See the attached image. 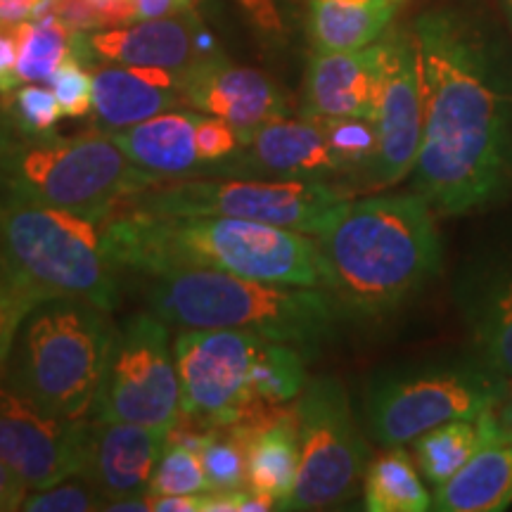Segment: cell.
Wrapping results in <instances>:
<instances>
[{"label":"cell","instance_id":"obj_46","mask_svg":"<svg viewBox=\"0 0 512 512\" xmlns=\"http://www.w3.org/2000/svg\"><path fill=\"white\" fill-rule=\"evenodd\" d=\"M505 5H508V12H510V19H512V0H505Z\"/></svg>","mask_w":512,"mask_h":512},{"label":"cell","instance_id":"obj_12","mask_svg":"<svg viewBox=\"0 0 512 512\" xmlns=\"http://www.w3.org/2000/svg\"><path fill=\"white\" fill-rule=\"evenodd\" d=\"M259 342V335L240 330H183L174 339L185 418L202 427H226L252 413L249 370Z\"/></svg>","mask_w":512,"mask_h":512},{"label":"cell","instance_id":"obj_35","mask_svg":"<svg viewBox=\"0 0 512 512\" xmlns=\"http://www.w3.org/2000/svg\"><path fill=\"white\" fill-rule=\"evenodd\" d=\"M41 304L27 287L12 280L8 273L0 268V377L8 368L12 344H15L17 332L22 328L24 318L29 316L36 306Z\"/></svg>","mask_w":512,"mask_h":512},{"label":"cell","instance_id":"obj_39","mask_svg":"<svg viewBox=\"0 0 512 512\" xmlns=\"http://www.w3.org/2000/svg\"><path fill=\"white\" fill-rule=\"evenodd\" d=\"M55 15L72 31H100L91 0H55Z\"/></svg>","mask_w":512,"mask_h":512},{"label":"cell","instance_id":"obj_23","mask_svg":"<svg viewBox=\"0 0 512 512\" xmlns=\"http://www.w3.org/2000/svg\"><path fill=\"white\" fill-rule=\"evenodd\" d=\"M512 505V430L501 418L491 422L489 434L475 456L446 484L437 486L432 510L439 512H498Z\"/></svg>","mask_w":512,"mask_h":512},{"label":"cell","instance_id":"obj_27","mask_svg":"<svg viewBox=\"0 0 512 512\" xmlns=\"http://www.w3.org/2000/svg\"><path fill=\"white\" fill-rule=\"evenodd\" d=\"M498 408V406H496ZM496 408H489L482 415L470 420H453L446 425L432 427L413 439L415 463L420 475L434 489L446 484L467 460L475 456L482 441L489 434L491 422L496 418Z\"/></svg>","mask_w":512,"mask_h":512},{"label":"cell","instance_id":"obj_19","mask_svg":"<svg viewBox=\"0 0 512 512\" xmlns=\"http://www.w3.org/2000/svg\"><path fill=\"white\" fill-rule=\"evenodd\" d=\"M377 79V43L361 50L316 53L306 69L302 114L313 119L363 117L375 121Z\"/></svg>","mask_w":512,"mask_h":512},{"label":"cell","instance_id":"obj_31","mask_svg":"<svg viewBox=\"0 0 512 512\" xmlns=\"http://www.w3.org/2000/svg\"><path fill=\"white\" fill-rule=\"evenodd\" d=\"M209 491L207 472L195 448L166 439V448L152 472L147 496H185Z\"/></svg>","mask_w":512,"mask_h":512},{"label":"cell","instance_id":"obj_25","mask_svg":"<svg viewBox=\"0 0 512 512\" xmlns=\"http://www.w3.org/2000/svg\"><path fill=\"white\" fill-rule=\"evenodd\" d=\"M394 0H309V38L316 53L361 50L380 41Z\"/></svg>","mask_w":512,"mask_h":512},{"label":"cell","instance_id":"obj_4","mask_svg":"<svg viewBox=\"0 0 512 512\" xmlns=\"http://www.w3.org/2000/svg\"><path fill=\"white\" fill-rule=\"evenodd\" d=\"M150 311L181 330H240L311 351L335 330L339 302L323 287L275 285L223 271L155 275Z\"/></svg>","mask_w":512,"mask_h":512},{"label":"cell","instance_id":"obj_9","mask_svg":"<svg viewBox=\"0 0 512 512\" xmlns=\"http://www.w3.org/2000/svg\"><path fill=\"white\" fill-rule=\"evenodd\" d=\"M344 200L328 181L275 178V181H200L176 178L128 195L117 209L157 216H219L316 235Z\"/></svg>","mask_w":512,"mask_h":512},{"label":"cell","instance_id":"obj_45","mask_svg":"<svg viewBox=\"0 0 512 512\" xmlns=\"http://www.w3.org/2000/svg\"><path fill=\"white\" fill-rule=\"evenodd\" d=\"M102 510H110V512H147V510H150V498H147V494L119 498V501L105 503V508H102Z\"/></svg>","mask_w":512,"mask_h":512},{"label":"cell","instance_id":"obj_2","mask_svg":"<svg viewBox=\"0 0 512 512\" xmlns=\"http://www.w3.org/2000/svg\"><path fill=\"white\" fill-rule=\"evenodd\" d=\"M102 235L114 264L152 278L202 268L261 283L325 290L318 242L299 230L219 216H157L114 209Z\"/></svg>","mask_w":512,"mask_h":512},{"label":"cell","instance_id":"obj_6","mask_svg":"<svg viewBox=\"0 0 512 512\" xmlns=\"http://www.w3.org/2000/svg\"><path fill=\"white\" fill-rule=\"evenodd\" d=\"M98 223L10 192L0 202V268L38 302L83 299L112 313L119 304L117 264Z\"/></svg>","mask_w":512,"mask_h":512},{"label":"cell","instance_id":"obj_44","mask_svg":"<svg viewBox=\"0 0 512 512\" xmlns=\"http://www.w3.org/2000/svg\"><path fill=\"white\" fill-rule=\"evenodd\" d=\"M38 0H0V24H22L34 15Z\"/></svg>","mask_w":512,"mask_h":512},{"label":"cell","instance_id":"obj_41","mask_svg":"<svg viewBox=\"0 0 512 512\" xmlns=\"http://www.w3.org/2000/svg\"><path fill=\"white\" fill-rule=\"evenodd\" d=\"M29 484L0 460V512L22 510L24 501H27Z\"/></svg>","mask_w":512,"mask_h":512},{"label":"cell","instance_id":"obj_8","mask_svg":"<svg viewBox=\"0 0 512 512\" xmlns=\"http://www.w3.org/2000/svg\"><path fill=\"white\" fill-rule=\"evenodd\" d=\"M510 380L477 351L382 375L368 392V427L377 444L403 446L432 427L496 408Z\"/></svg>","mask_w":512,"mask_h":512},{"label":"cell","instance_id":"obj_38","mask_svg":"<svg viewBox=\"0 0 512 512\" xmlns=\"http://www.w3.org/2000/svg\"><path fill=\"white\" fill-rule=\"evenodd\" d=\"M17 53V24H0V95H3V98H8V95L19 86Z\"/></svg>","mask_w":512,"mask_h":512},{"label":"cell","instance_id":"obj_32","mask_svg":"<svg viewBox=\"0 0 512 512\" xmlns=\"http://www.w3.org/2000/svg\"><path fill=\"white\" fill-rule=\"evenodd\" d=\"M344 171L368 166L377 152V124L363 117L318 119Z\"/></svg>","mask_w":512,"mask_h":512},{"label":"cell","instance_id":"obj_16","mask_svg":"<svg viewBox=\"0 0 512 512\" xmlns=\"http://www.w3.org/2000/svg\"><path fill=\"white\" fill-rule=\"evenodd\" d=\"M169 430L136 422L88 418L83 427L79 477L100 491L105 503L143 496L162 458Z\"/></svg>","mask_w":512,"mask_h":512},{"label":"cell","instance_id":"obj_42","mask_svg":"<svg viewBox=\"0 0 512 512\" xmlns=\"http://www.w3.org/2000/svg\"><path fill=\"white\" fill-rule=\"evenodd\" d=\"M138 19H157L195 12V0H136Z\"/></svg>","mask_w":512,"mask_h":512},{"label":"cell","instance_id":"obj_17","mask_svg":"<svg viewBox=\"0 0 512 512\" xmlns=\"http://www.w3.org/2000/svg\"><path fill=\"white\" fill-rule=\"evenodd\" d=\"M91 62L98 60L131 64V67H159L183 74L202 55L219 50L204 31L197 12L138 19L117 29H100L86 34ZM88 62V64H91Z\"/></svg>","mask_w":512,"mask_h":512},{"label":"cell","instance_id":"obj_28","mask_svg":"<svg viewBox=\"0 0 512 512\" xmlns=\"http://www.w3.org/2000/svg\"><path fill=\"white\" fill-rule=\"evenodd\" d=\"M306 384H309L306 351L294 344L261 337L252 358V370H249L252 413L247 418L268 408L287 406L304 392Z\"/></svg>","mask_w":512,"mask_h":512},{"label":"cell","instance_id":"obj_36","mask_svg":"<svg viewBox=\"0 0 512 512\" xmlns=\"http://www.w3.org/2000/svg\"><path fill=\"white\" fill-rule=\"evenodd\" d=\"M50 86L62 107V117L81 119L93 112V74L79 57L69 55L53 74Z\"/></svg>","mask_w":512,"mask_h":512},{"label":"cell","instance_id":"obj_3","mask_svg":"<svg viewBox=\"0 0 512 512\" xmlns=\"http://www.w3.org/2000/svg\"><path fill=\"white\" fill-rule=\"evenodd\" d=\"M432 211L418 192L344 200L313 235L325 290L361 313L401 306L441 266Z\"/></svg>","mask_w":512,"mask_h":512},{"label":"cell","instance_id":"obj_33","mask_svg":"<svg viewBox=\"0 0 512 512\" xmlns=\"http://www.w3.org/2000/svg\"><path fill=\"white\" fill-rule=\"evenodd\" d=\"M8 98L12 100V119L27 136H48L62 119V107L55 93L38 83H24Z\"/></svg>","mask_w":512,"mask_h":512},{"label":"cell","instance_id":"obj_13","mask_svg":"<svg viewBox=\"0 0 512 512\" xmlns=\"http://www.w3.org/2000/svg\"><path fill=\"white\" fill-rule=\"evenodd\" d=\"M377 152L370 159V188H392L413 174L422 143V83L415 36L401 29L384 31L377 41Z\"/></svg>","mask_w":512,"mask_h":512},{"label":"cell","instance_id":"obj_30","mask_svg":"<svg viewBox=\"0 0 512 512\" xmlns=\"http://www.w3.org/2000/svg\"><path fill=\"white\" fill-rule=\"evenodd\" d=\"M209 491L247 489V453L235 425L214 427L200 451Z\"/></svg>","mask_w":512,"mask_h":512},{"label":"cell","instance_id":"obj_22","mask_svg":"<svg viewBox=\"0 0 512 512\" xmlns=\"http://www.w3.org/2000/svg\"><path fill=\"white\" fill-rule=\"evenodd\" d=\"M247 453L249 489L287 510L299 475V425L294 406L268 408L235 425Z\"/></svg>","mask_w":512,"mask_h":512},{"label":"cell","instance_id":"obj_37","mask_svg":"<svg viewBox=\"0 0 512 512\" xmlns=\"http://www.w3.org/2000/svg\"><path fill=\"white\" fill-rule=\"evenodd\" d=\"M197 138V152H200L202 166L209 164H223L238 152L240 147V133L233 126L219 117H204L200 114L195 128Z\"/></svg>","mask_w":512,"mask_h":512},{"label":"cell","instance_id":"obj_34","mask_svg":"<svg viewBox=\"0 0 512 512\" xmlns=\"http://www.w3.org/2000/svg\"><path fill=\"white\" fill-rule=\"evenodd\" d=\"M102 508L105 498L79 475L62 479L48 489H36V494H29L22 505V510L27 512H86Z\"/></svg>","mask_w":512,"mask_h":512},{"label":"cell","instance_id":"obj_14","mask_svg":"<svg viewBox=\"0 0 512 512\" xmlns=\"http://www.w3.org/2000/svg\"><path fill=\"white\" fill-rule=\"evenodd\" d=\"M86 420L55 418L0 384V460L29 489H48L81 472Z\"/></svg>","mask_w":512,"mask_h":512},{"label":"cell","instance_id":"obj_10","mask_svg":"<svg viewBox=\"0 0 512 512\" xmlns=\"http://www.w3.org/2000/svg\"><path fill=\"white\" fill-rule=\"evenodd\" d=\"M299 425V475L287 510H330L356 496L370 451L342 382L309 380L294 403Z\"/></svg>","mask_w":512,"mask_h":512},{"label":"cell","instance_id":"obj_11","mask_svg":"<svg viewBox=\"0 0 512 512\" xmlns=\"http://www.w3.org/2000/svg\"><path fill=\"white\" fill-rule=\"evenodd\" d=\"M181 415L169 323L155 311L138 313L117 330L91 418L171 430Z\"/></svg>","mask_w":512,"mask_h":512},{"label":"cell","instance_id":"obj_15","mask_svg":"<svg viewBox=\"0 0 512 512\" xmlns=\"http://www.w3.org/2000/svg\"><path fill=\"white\" fill-rule=\"evenodd\" d=\"M188 107L219 117L240 133V145L254 128L290 112L285 95L264 72L238 67L221 50L202 55L178 74Z\"/></svg>","mask_w":512,"mask_h":512},{"label":"cell","instance_id":"obj_47","mask_svg":"<svg viewBox=\"0 0 512 512\" xmlns=\"http://www.w3.org/2000/svg\"><path fill=\"white\" fill-rule=\"evenodd\" d=\"M394 3H396V0H394Z\"/></svg>","mask_w":512,"mask_h":512},{"label":"cell","instance_id":"obj_1","mask_svg":"<svg viewBox=\"0 0 512 512\" xmlns=\"http://www.w3.org/2000/svg\"><path fill=\"white\" fill-rule=\"evenodd\" d=\"M413 36L425 117L413 190L446 216L501 200L512 183V126L489 53L451 12L422 15Z\"/></svg>","mask_w":512,"mask_h":512},{"label":"cell","instance_id":"obj_5","mask_svg":"<svg viewBox=\"0 0 512 512\" xmlns=\"http://www.w3.org/2000/svg\"><path fill=\"white\" fill-rule=\"evenodd\" d=\"M117 339L110 313L83 299H48L24 318L5 384L55 418L88 420Z\"/></svg>","mask_w":512,"mask_h":512},{"label":"cell","instance_id":"obj_7","mask_svg":"<svg viewBox=\"0 0 512 512\" xmlns=\"http://www.w3.org/2000/svg\"><path fill=\"white\" fill-rule=\"evenodd\" d=\"M29 138L34 140L8 145L0 131V166L12 195L107 221L128 195L162 183V178L138 169L110 133Z\"/></svg>","mask_w":512,"mask_h":512},{"label":"cell","instance_id":"obj_29","mask_svg":"<svg viewBox=\"0 0 512 512\" xmlns=\"http://www.w3.org/2000/svg\"><path fill=\"white\" fill-rule=\"evenodd\" d=\"M19 83H50L60 64L72 55L74 31L57 15L27 19L17 24Z\"/></svg>","mask_w":512,"mask_h":512},{"label":"cell","instance_id":"obj_20","mask_svg":"<svg viewBox=\"0 0 512 512\" xmlns=\"http://www.w3.org/2000/svg\"><path fill=\"white\" fill-rule=\"evenodd\" d=\"M472 347L512 382V252L472 268L458 290Z\"/></svg>","mask_w":512,"mask_h":512},{"label":"cell","instance_id":"obj_40","mask_svg":"<svg viewBox=\"0 0 512 512\" xmlns=\"http://www.w3.org/2000/svg\"><path fill=\"white\" fill-rule=\"evenodd\" d=\"M100 29H117L138 22L136 0H91Z\"/></svg>","mask_w":512,"mask_h":512},{"label":"cell","instance_id":"obj_26","mask_svg":"<svg viewBox=\"0 0 512 512\" xmlns=\"http://www.w3.org/2000/svg\"><path fill=\"white\" fill-rule=\"evenodd\" d=\"M363 508L368 512H427L432 496L418 475V463L401 446H384L363 475Z\"/></svg>","mask_w":512,"mask_h":512},{"label":"cell","instance_id":"obj_18","mask_svg":"<svg viewBox=\"0 0 512 512\" xmlns=\"http://www.w3.org/2000/svg\"><path fill=\"white\" fill-rule=\"evenodd\" d=\"M240 150L247 171H259L275 178H304V181H325L328 176L342 174L344 166L332 152L323 126L313 117L271 119L254 128L242 140Z\"/></svg>","mask_w":512,"mask_h":512},{"label":"cell","instance_id":"obj_43","mask_svg":"<svg viewBox=\"0 0 512 512\" xmlns=\"http://www.w3.org/2000/svg\"><path fill=\"white\" fill-rule=\"evenodd\" d=\"M204 494H185V496H147L150 498V510L155 512H204Z\"/></svg>","mask_w":512,"mask_h":512},{"label":"cell","instance_id":"obj_24","mask_svg":"<svg viewBox=\"0 0 512 512\" xmlns=\"http://www.w3.org/2000/svg\"><path fill=\"white\" fill-rule=\"evenodd\" d=\"M197 119V112L171 110L136 126L119 128L110 136L138 169L150 171L162 181L183 178L202 166L195 138Z\"/></svg>","mask_w":512,"mask_h":512},{"label":"cell","instance_id":"obj_21","mask_svg":"<svg viewBox=\"0 0 512 512\" xmlns=\"http://www.w3.org/2000/svg\"><path fill=\"white\" fill-rule=\"evenodd\" d=\"M93 112L100 126H136L157 114L185 105L178 74L159 67H131V64H91Z\"/></svg>","mask_w":512,"mask_h":512}]
</instances>
